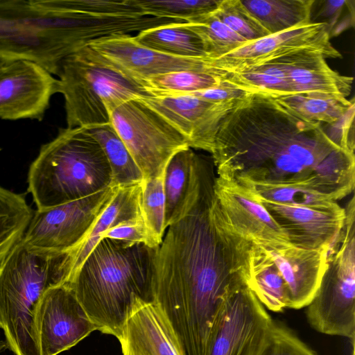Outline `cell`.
Masks as SVG:
<instances>
[{
    "mask_svg": "<svg viewBox=\"0 0 355 355\" xmlns=\"http://www.w3.org/2000/svg\"><path fill=\"white\" fill-rule=\"evenodd\" d=\"M87 129L101 145L110 164V187H125L142 182L141 170L110 123Z\"/></svg>",
    "mask_w": 355,
    "mask_h": 355,
    "instance_id": "obj_28",
    "label": "cell"
},
{
    "mask_svg": "<svg viewBox=\"0 0 355 355\" xmlns=\"http://www.w3.org/2000/svg\"><path fill=\"white\" fill-rule=\"evenodd\" d=\"M225 74L222 69L209 67L151 77L143 80L142 86L150 96L184 94L215 86Z\"/></svg>",
    "mask_w": 355,
    "mask_h": 355,
    "instance_id": "obj_30",
    "label": "cell"
},
{
    "mask_svg": "<svg viewBox=\"0 0 355 355\" xmlns=\"http://www.w3.org/2000/svg\"><path fill=\"white\" fill-rule=\"evenodd\" d=\"M270 33L275 34L311 23L314 0H241Z\"/></svg>",
    "mask_w": 355,
    "mask_h": 355,
    "instance_id": "obj_27",
    "label": "cell"
},
{
    "mask_svg": "<svg viewBox=\"0 0 355 355\" xmlns=\"http://www.w3.org/2000/svg\"><path fill=\"white\" fill-rule=\"evenodd\" d=\"M187 23L202 40L207 58L209 59H217L248 42L219 20L213 12Z\"/></svg>",
    "mask_w": 355,
    "mask_h": 355,
    "instance_id": "obj_33",
    "label": "cell"
},
{
    "mask_svg": "<svg viewBox=\"0 0 355 355\" xmlns=\"http://www.w3.org/2000/svg\"><path fill=\"white\" fill-rule=\"evenodd\" d=\"M115 191L110 187L89 196L46 209H37L23 236L29 246L65 253L83 239L108 205Z\"/></svg>",
    "mask_w": 355,
    "mask_h": 355,
    "instance_id": "obj_11",
    "label": "cell"
},
{
    "mask_svg": "<svg viewBox=\"0 0 355 355\" xmlns=\"http://www.w3.org/2000/svg\"><path fill=\"white\" fill-rule=\"evenodd\" d=\"M239 185L248 189L259 200L274 203L309 207H326L336 202L315 191L297 186L253 183Z\"/></svg>",
    "mask_w": 355,
    "mask_h": 355,
    "instance_id": "obj_35",
    "label": "cell"
},
{
    "mask_svg": "<svg viewBox=\"0 0 355 355\" xmlns=\"http://www.w3.org/2000/svg\"><path fill=\"white\" fill-rule=\"evenodd\" d=\"M7 348L5 340L2 339L0 336V354Z\"/></svg>",
    "mask_w": 355,
    "mask_h": 355,
    "instance_id": "obj_43",
    "label": "cell"
},
{
    "mask_svg": "<svg viewBox=\"0 0 355 355\" xmlns=\"http://www.w3.org/2000/svg\"><path fill=\"white\" fill-rule=\"evenodd\" d=\"M141 183L115 187L108 205L83 239L76 246L66 252V260L69 269L67 282L78 272L105 232L122 223L143 220L140 202Z\"/></svg>",
    "mask_w": 355,
    "mask_h": 355,
    "instance_id": "obj_21",
    "label": "cell"
},
{
    "mask_svg": "<svg viewBox=\"0 0 355 355\" xmlns=\"http://www.w3.org/2000/svg\"><path fill=\"white\" fill-rule=\"evenodd\" d=\"M134 37L142 46L166 54L207 58L202 40L187 22L150 28L137 33Z\"/></svg>",
    "mask_w": 355,
    "mask_h": 355,
    "instance_id": "obj_26",
    "label": "cell"
},
{
    "mask_svg": "<svg viewBox=\"0 0 355 355\" xmlns=\"http://www.w3.org/2000/svg\"><path fill=\"white\" fill-rule=\"evenodd\" d=\"M123 355H182L155 302L137 306L119 340Z\"/></svg>",
    "mask_w": 355,
    "mask_h": 355,
    "instance_id": "obj_20",
    "label": "cell"
},
{
    "mask_svg": "<svg viewBox=\"0 0 355 355\" xmlns=\"http://www.w3.org/2000/svg\"><path fill=\"white\" fill-rule=\"evenodd\" d=\"M89 46L124 74L138 81L175 71L211 67L208 58L178 57L139 44L132 35H112Z\"/></svg>",
    "mask_w": 355,
    "mask_h": 355,
    "instance_id": "obj_16",
    "label": "cell"
},
{
    "mask_svg": "<svg viewBox=\"0 0 355 355\" xmlns=\"http://www.w3.org/2000/svg\"><path fill=\"white\" fill-rule=\"evenodd\" d=\"M251 92L223 79L218 85L210 88L189 93L213 103L240 101Z\"/></svg>",
    "mask_w": 355,
    "mask_h": 355,
    "instance_id": "obj_41",
    "label": "cell"
},
{
    "mask_svg": "<svg viewBox=\"0 0 355 355\" xmlns=\"http://www.w3.org/2000/svg\"><path fill=\"white\" fill-rule=\"evenodd\" d=\"M35 327L40 355H58L97 330L66 284L45 292L36 311Z\"/></svg>",
    "mask_w": 355,
    "mask_h": 355,
    "instance_id": "obj_12",
    "label": "cell"
},
{
    "mask_svg": "<svg viewBox=\"0 0 355 355\" xmlns=\"http://www.w3.org/2000/svg\"><path fill=\"white\" fill-rule=\"evenodd\" d=\"M110 123L141 170L143 180L163 175L171 158L190 148L178 130L139 98L111 110Z\"/></svg>",
    "mask_w": 355,
    "mask_h": 355,
    "instance_id": "obj_9",
    "label": "cell"
},
{
    "mask_svg": "<svg viewBox=\"0 0 355 355\" xmlns=\"http://www.w3.org/2000/svg\"><path fill=\"white\" fill-rule=\"evenodd\" d=\"M58 89V80L37 62L11 60L0 71V119L41 121Z\"/></svg>",
    "mask_w": 355,
    "mask_h": 355,
    "instance_id": "obj_14",
    "label": "cell"
},
{
    "mask_svg": "<svg viewBox=\"0 0 355 355\" xmlns=\"http://www.w3.org/2000/svg\"><path fill=\"white\" fill-rule=\"evenodd\" d=\"M102 238L121 240L130 243H144L157 248L159 245L146 227L144 220L122 223L105 232Z\"/></svg>",
    "mask_w": 355,
    "mask_h": 355,
    "instance_id": "obj_40",
    "label": "cell"
},
{
    "mask_svg": "<svg viewBox=\"0 0 355 355\" xmlns=\"http://www.w3.org/2000/svg\"><path fill=\"white\" fill-rule=\"evenodd\" d=\"M259 201L289 244L305 250H328L338 237L346 217L345 208L336 202L326 207H309Z\"/></svg>",
    "mask_w": 355,
    "mask_h": 355,
    "instance_id": "obj_17",
    "label": "cell"
},
{
    "mask_svg": "<svg viewBox=\"0 0 355 355\" xmlns=\"http://www.w3.org/2000/svg\"><path fill=\"white\" fill-rule=\"evenodd\" d=\"M3 15L34 27L65 56L112 35L184 22L147 16L132 0H8Z\"/></svg>",
    "mask_w": 355,
    "mask_h": 355,
    "instance_id": "obj_4",
    "label": "cell"
},
{
    "mask_svg": "<svg viewBox=\"0 0 355 355\" xmlns=\"http://www.w3.org/2000/svg\"><path fill=\"white\" fill-rule=\"evenodd\" d=\"M111 182L103 148L83 127L60 128L41 146L28 174V191L39 210L89 196Z\"/></svg>",
    "mask_w": 355,
    "mask_h": 355,
    "instance_id": "obj_6",
    "label": "cell"
},
{
    "mask_svg": "<svg viewBox=\"0 0 355 355\" xmlns=\"http://www.w3.org/2000/svg\"><path fill=\"white\" fill-rule=\"evenodd\" d=\"M156 250L102 238L66 283L97 330L119 340L134 309L155 302Z\"/></svg>",
    "mask_w": 355,
    "mask_h": 355,
    "instance_id": "obj_3",
    "label": "cell"
},
{
    "mask_svg": "<svg viewBox=\"0 0 355 355\" xmlns=\"http://www.w3.org/2000/svg\"><path fill=\"white\" fill-rule=\"evenodd\" d=\"M355 202L347 204L340 234L328 249L327 268L306 306V316L317 331L355 339Z\"/></svg>",
    "mask_w": 355,
    "mask_h": 355,
    "instance_id": "obj_8",
    "label": "cell"
},
{
    "mask_svg": "<svg viewBox=\"0 0 355 355\" xmlns=\"http://www.w3.org/2000/svg\"><path fill=\"white\" fill-rule=\"evenodd\" d=\"M224 79L251 93L272 96L291 94L283 57L239 71L226 72Z\"/></svg>",
    "mask_w": 355,
    "mask_h": 355,
    "instance_id": "obj_29",
    "label": "cell"
},
{
    "mask_svg": "<svg viewBox=\"0 0 355 355\" xmlns=\"http://www.w3.org/2000/svg\"><path fill=\"white\" fill-rule=\"evenodd\" d=\"M213 14L248 42L270 35L244 6L241 0H220Z\"/></svg>",
    "mask_w": 355,
    "mask_h": 355,
    "instance_id": "obj_37",
    "label": "cell"
},
{
    "mask_svg": "<svg viewBox=\"0 0 355 355\" xmlns=\"http://www.w3.org/2000/svg\"><path fill=\"white\" fill-rule=\"evenodd\" d=\"M33 214L23 195L0 186V261L22 239Z\"/></svg>",
    "mask_w": 355,
    "mask_h": 355,
    "instance_id": "obj_32",
    "label": "cell"
},
{
    "mask_svg": "<svg viewBox=\"0 0 355 355\" xmlns=\"http://www.w3.org/2000/svg\"><path fill=\"white\" fill-rule=\"evenodd\" d=\"M141 186L140 202L143 220L159 245L166 232L164 175L155 178L144 179Z\"/></svg>",
    "mask_w": 355,
    "mask_h": 355,
    "instance_id": "obj_36",
    "label": "cell"
},
{
    "mask_svg": "<svg viewBox=\"0 0 355 355\" xmlns=\"http://www.w3.org/2000/svg\"><path fill=\"white\" fill-rule=\"evenodd\" d=\"M354 340H355V339H352V355H354Z\"/></svg>",
    "mask_w": 355,
    "mask_h": 355,
    "instance_id": "obj_44",
    "label": "cell"
},
{
    "mask_svg": "<svg viewBox=\"0 0 355 355\" xmlns=\"http://www.w3.org/2000/svg\"><path fill=\"white\" fill-rule=\"evenodd\" d=\"M263 246L285 282L288 308L306 306L326 270L328 250H309L291 245Z\"/></svg>",
    "mask_w": 355,
    "mask_h": 355,
    "instance_id": "obj_19",
    "label": "cell"
},
{
    "mask_svg": "<svg viewBox=\"0 0 355 355\" xmlns=\"http://www.w3.org/2000/svg\"><path fill=\"white\" fill-rule=\"evenodd\" d=\"M56 76L67 128L109 123L111 110L130 99L150 96L140 83L89 46L63 58Z\"/></svg>",
    "mask_w": 355,
    "mask_h": 355,
    "instance_id": "obj_7",
    "label": "cell"
},
{
    "mask_svg": "<svg viewBox=\"0 0 355 355\" xmlns=\"http://www.w3.org/2000/svg\"><path fill=\"white\" fill-rule=\"evenodd\" d=\"M198 157L188 148L175 153L166 166L164 173L166 230L183 215L195 187Z\"/></svg>",
    "mask_w": 355,
    "mask_h": 355,
    "instance_id": "obj_24",
    "label": "cell"
},
{
    "mask_svg": "<svg viewBox=\"0 0 355 355\" xmlns=\"http://www.w3.org/2000/svg\"><path fill=\"white\" fill-rule=\"evenodd\" d=\"M272 320L247 283L239 284L225 295L207 355H259Z\"/></svg>",
    "mask_w": 355,
    "mask_h": 355,
    "instance_id": "obj_10",
    "label": "cell"
},
{
    "mask_svg": "<svg viewBox=\"0 0 355 355\" xmlns=\"http://www.w3.org/2000/svg\"><path fill=\"white\" fill-rule=\"evenodd\" d=\"M214 192L226 221L244 239L263 245H290L284 232L248 189L216 176Z\"/></svg>",
    "mask_w": 355,
    "mask_h": 355,
    "instance_id": "obj_18",
    "label": "cell"
},
{
    "mask_svg": "<svg viewBox=\"0 0 355 355\" xmlns=\"http://www.w3.org/2000/svg\"><path fill=\"white\" fill-rule=\"evenodd\" d=\"M247 285L268 310L281 312L288 308L285 282L263 245L252 243Z\"/></svg>",
    "mask_w": 355,
    "mask_h": 355,
    "instance_id": "obj_25",
    "label": "cell"
},
{
    "mask_svg": "<svg viewBox=\"0 0 355 355\" xmlns=\"http://www.w3.org/2000/svg\"><path fill=\"white\" fill-rule=\"evenodd\" d=\"M273 97L304 118L326 124L338 121L354 105V100L328 94L299 93Z\"/></svg>",
    "mask_w": 355,
    "mask_h": 355,
    "instance_id": "obj_31",
    "label": "cell"
},
{
    "mask_svg": "<svg viewBox=\"0 0 355 355\" xmlns=\"http://www.w3.org/2000/svg\"><path fill=\"white\" fill-rule=\"evenodd\" d=\"M215 178L211 164L199 156L183 215L167 227L154 258L155 303L182 355H207L226 294L248 275L252 243L224 218Z\"/></svg>",
    "mask_w": 355,
    "mask_h": 355,
    "instance_id": "obj_1",
    "label": "cell"
},
{
    "mask_svg": "<svg viewBox=\"0 0 355 355\" xmlns=\"http://www.w3.org/2000/svg\"><path fill=\"white\" fill-rule=\"evenodd\" d=\"M354 0H314L311 11V23L327 26L330 38L354 26Z\"/></svg>",
    "mask_w": 355,
    "mask_h": 355,
    "instance_id": "obj_38",
    "label": "cell"
},
{
    "mask_svg": "<svg viewBox=\"0 0 355 355\" xmlns=\"http://www.w3.org/2000/svg\"><path fill=\"white\" fill-rule=\"evenodd\" d=\"M291 94L320 93L347 98L353 78L333 70L326 56L313 49H304L283 56Z\"/></svg>",
    "mask_w": 355,
    "mask_h": 355,
    "instance_id": "obj_22",
    "label": "cell"
},
{
    "mask_svg": "<svg viewBox=\"0 0 355 355\" xmlns=\"http://www.w3.org/2000/svg\"><path fill=\"white\" fill-rule=\"evenodd\" d=\"M259 355H316L292 331L272 320L263 347Z\"/></svg>",
    "mask_w": 355,
    "mask_h": 355,
    "instance_id": "obj_39",
    "label": "cell"
},
{
    "mask_svg": "<svg viewBox=\"0 0 355 355\" xmlns=\"http://www.w3.org/2000/svg\"><path fill=\"white\" fill-rule=\"evenodd\" d=\"M147 16L191 22L214 12L220 0H132Z\"/></svg>",
    "mask_w": 355,
    "mask_h": 355,
    "instance_id": "obj_34",
    "label": "cell"
},
{
    "mask_svg": "<svg viewBox=\"0 0 355 355\" xmlns=\"http://www.w3.org/2000/svg\"><path fill=\"white\" fill-rule=\"evenodd\" d=\"M139 98L178 130L191 148L210 153L220 121L239 102L213 103L189 94Z\"/></svg>",
    "mask_w": 355,
    "mask_h": 355,
    "instance_id": "obj_15",
    "label": "cell"
},
{
    "mask_svg": "<svg viewBox=\"0 0 355 355\" xmlns=\"http://www.w3.org/2000/svg\"><path fill=\"white\" fill-rule=\"evenodd\" d=\"M211 153L217 177L237 184L297 186L334 201L354 189V153L266 94H250L226 114Z\"/></svg>",
    "mask_w": 355,
    "mask_h": 355,
    "instance_id": "obj_2",
    "label": "cell"
},
{
    "mask_svg": "<svg viewBox=\"0 0 355 355\" xmlns=\"http://www.w3.org/2000/svg\"><path fill=\"white\" fill-rule=\"evenodd\" d=\"M66 252L17 242L0 261V329L15 355H40L35 315L45 292L67 282Z\"/></svg>",
    "mask_w": 355,
    "mask_h": 355,
    "instance_id": "obj_5",
    "label": "cell"
},
{
    "mask_svg": "<svg viewBox=\"0 0 355 355\" xmlns=\"http://www.w3.org/2000/svg\"><path fill=\"white\" fill-rule=\"evenodd\" d=\"M0 56L33 60L57 75L64 58L52 41L34 27L0 17Z\"/></svg>",
    "mask_w": 355,
    "mask_h": 355,
    "instance_id": "obj_23",
    "label": "cell"
},
{
    "mask_svg": "<svg viewBox=\"0 0 355 355\" xmlns=\"http://www.w3.org/2000/svg\"><path fill=\"white\" fill-rule=\"evenodd\" d=\"M12 60L15 59H10L8 58L0 56V71L5 66H6Z\"/></svg>",
    "mask_w": 355,
    "mask_h": 355,
    "instance_id": "obj_42",
    "label": "cell"
},
{
    "mask_svg": "<svg viewBox=\"0 0 355 355\" xmlns=\"http://www.w3.org/2000/svg\"><path fill=\"white\" fill-rule=\"evenodd\" d=\"M330 39L324 24L309 23L248 42L217 59L208 60L211 67L232 73L304 49L317 50L327 58H341Z\"/></svg>",
    "mask_w": 355,
    "mask_h": 355,
    "instance_id": "obj_13",
    "label": "cell"
}]
</instances>
